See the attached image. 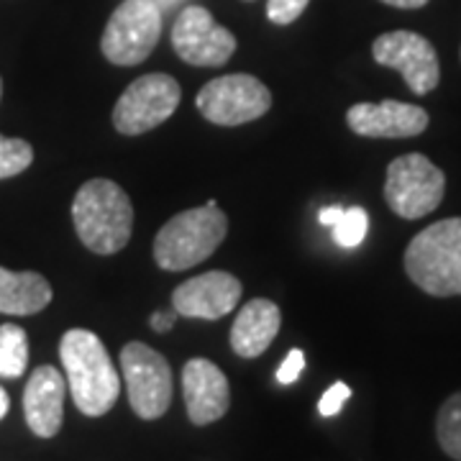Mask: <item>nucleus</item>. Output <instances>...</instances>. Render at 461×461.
<instances>
[{
    "label": "nucleus",
    "instance_id": "nucleus-2",
    "mask_svg": "<svg viewBox=\"0 0 461 461\" xmlns=\"http://www.w3.org/2000/svg\"><path fill=\"white\" fill-rule=\"evenodd\" d=\"M72 223L93 254H118L131 239V200L121 185L111 180L85 182L72 200Z\"/></svg>",
    "mask_w": 461,
    "mask_h": 461
},
{
    "label": "nucleus",
    "instance_id": "nucleus-22",
    "mask_svg": "<svg viewBox=\"0 0 461 461\" xmlns=\"http://www.w3.org/2000/svg\"><path fill=\"white\" fill-rule=\"evenodd\" d=\"M311 0H267V18L277 26H287L303 16Z\"/></svg>",
    "mask_w": 461,
    "mask_h": 461
},
{
    "label": "nucleus",
    "instance_id": "nucleus-9",
    "mask_svg": "<svg viewBox=\"0 0 461 461\" xmlns=\"http://www.w3.org/2000/svg\"><path fill=\"white\" fill-rule=\"evenodd\" d=\"M195 105L215 126H241L272 108V93L254 75H223L200 90Z\"/></svg>",
    "mask_w": 461,
    "mask_h": 461
},
{
    "label": "nucleus",
    "instance_id": "nucleus-17",
    "mask_svg": "<svg viewBox=\"0 0 461 461\" xmlns=\"http://www.w3.org/2000/svg\"><path fill=\"white\" fill-rule=\"evenodd\" d=\"M51 285L39 272H11L0 267V313H41L51 303Z\"/></svg>",
    "mask_w": 461,
    "mask_h": 461
},
{
    "label": "nucleus",
    "instance_id": "nucleus-24",
    "mask_svg": "<svg viewBox=\"0 0 461 461\" xmlns=\"http://www.w3.org/2000/svg\"><path fill=\"white\" fill-rule=\"evenodd\" d=\"M303 369H305V354L300 348H293L285 357V362L280 364V369H277V382L280 384H293L303 375Z\"/></svg>",
    "mask_w": 461,
    "mask_h": 461
},
{
    "label": "nucleus",
    "instance_id": "nucleus-30",
    "mask_svg": "<svg viewBox=\"0 0 461 461\" xmlns=\"http://www.w3.org/2000/svg\"><path fill=\"white\" fill-rule=\"evenodd\" d=\"M0 98H3V80H0Z\"/></svg>",
    "mask_w": 461,
    "mask_h": 461
},
{
    "label": "nucleus",
    "instance_id": "nucleus-14",
    "mask_svg": "<svg viewBox=\"0 0 461 461\" xmlns=\"http://www.w3.org/2000/svg\"><path fill=\"white\" fill-rule=\"evenodd\" d=\"M182 395L187 418L195 426L221 420L230 405V387L226 375L208 359H190L182 369Z\"/></svg>",
    "mask_w": 461,
    "mask_h": 461
},
{
    "label": "nucleus",
    "instance_id": "nucleus-5",
    "mask_svg": "<svg viewBox=\"0 0 461 461\" xmlns=\"http://www.w3.org/2000/svg\"><path fill=\"white\" fill-rule=\"evenodd\" d=\"M162 36V11L154 0H123L108 18L100 50L118 67L141 65Z\"/></svg>",
    "mask_w": 461,
    "mask_h": 461
},
{
    "label": "nucleus",
    "instance_id": "nucleus-21",
    "mask_svg": "<svg viewBox=\"0 0 461 461\" xmlns=\"http://www.w3.org/2000/svg\"><path fill=\"white\" fill-rule=\"evenodd\" d=\"M369 215L364 208H346L341 221L333 226V241L344 249H357L366 239Z\"/></svg>",
    "mask_w": 461,
    "mask_h": 461
},
{
    "label": "nucleus",
    "instance_id": "nucleus-7",
    "mask_svg": "<svg viewBox=\"0 0 461 461\" xmlns=\"http://www.w3.org/2000/svg\"><path fill=\"white\" fill-rule=\"evenodd\" d=\"M121 375L129 390V402L141 420H157L172 402V369L167 359L141 341L121 351Z\"/></svg>",
    "mask_w": 461,
    "mask_h": 461
},
{
    "label": "nucleus",
    "instance_id": "nucleus-1",
    "mask_svg": "<svg viewBox=\"0 0 461 461\" xmlns=\"http://www.w3.org/2000/svg\"><path fill=\"white\" fill-rule=\"evenodd\" d=\"M59 359L77 411L100 418L113 408L121 393V379L105 346L93 330H67L59 341Z\"/></svg>",
    "mask_w": 461,
    "mask_h": 461
},
{
    "label": "nucleus",
    "instance_id": "nucleus-20",
    "mask_svg": "<svg viewBox=\"0 0 461 461\" xmlns=\"http://www.w3.org/2000/svg\"><path fill=\"white\" fill-rule=\"evenodd\" d=\"M33 162V147L23 139L0 136V180L16 177Z\"/></svg>",
    "mask_w": 461,
    "mask_h": 461
},
{
    "label": "nucleus",
    "instance_id": "nucleus-28",
    "mask_svg": "<svg viewBox=\"0 0 461 461\" xmlns=\"http://www.w3.org/2000/svg\"><path fill=\"white\" fill-rule=\"evenodd\" d=\"M8 408H11V400H8V393L0 387V420L5 418V412H8Z\"/></svg>",
    "mask_w": 461,
    "mask_h": 461
},
{
    "label": "nucleus",
    "instance_id": "nucleus-25",
    "mask_svg": "<svg viewBox=\"0 0 461 461\" xmlns=\"http://www.w3.org/2000/svg\"><path fill=\"white\" fill-rule=\"evenodd\" d=\"M175 318H177L175 308L172 311H157V313L149 318V326L154 330H159V333H167V330L175 326Z\"/></svg>",
    "mask_w": 461,
    "mask_h": 461
},
{
    "label": "nucleus",
    "instance_id": "nucleus-29",
    "mask_svg": "<svg viewBox=\"0 0 461 461\" xmlns=\"http://www.w3.org/2000/svg\"><path fill=\"white\" fill-rule=\"evenodd\" d=\"M157 5H159V11L165 14V11H169V8H175V5H180V3H185V0H154Z\"/></svg>",
    "mask_w": 461,
    "mask_h": 461
},
{
    "label": "nucleus",
    "instance_id": "nucleus-16",
    "mask_svg": "<svg viewBox=\"0 0 461 461\" xmlns=\"http://www.w3.org/2000/svg\"><path fill=\"white\" fill-rule=\"evenodd\" d=\"M280 326V308L267 297H254L239 311L236 321H233L230 348L244 359H254V357L264 354L269 348V344L277 339Z\"/></svg>",
    "mask_w": 461,
    "mask_h": 461
},
{
    "label": "nucleus",
    "instance_id": "nucleus-13",
    "mask_svg": "<svg viewBox=\"0 0 461 461\" xmlns=\"http://www.w3.org/2000/svg\"><path fill=\"white\" fill-rule=\"evenodd\" d=\"M348 129L369 139H411L429 129V113L420 105L382 100L357 103L346 113Z\"/></svg>",
    "mask_w": 461,
    "mask_h": 461
},
{
    "label": "nucleus",
    "instance_id": "nucleus-26",
    "mask_svg": "<svg viewBox=\"0 0 461 461\" xmlns=\"http://www.w3.org/2000/svg\"><path fill=\"white\" fill-rule=\"evenodd\" d=\"M346 208H341V205H329V208H323L321 211V215H318V221L323 223V226H329V229H333L339 221H341V215H344Z\"/></svg>",
    "mask_w": 461,
    "mask_h": 461
},
{
    "label": "nucleus",
    "instance_id": "nucleus-27",
    "mask_svg": "<svg viewBox=\"0 0 461 461\" xmlns=\"http://www.w3.org/2000/svg\"><path fill=\"white\" fill-rule=\"evenodd\" d=\"M382 3L395 5V8H420V5H426L429 0H382Z\"/></svg>",
    "mask_w": 461,
    "mask_h": 461
},
{
    "label": "nucleus",
    "instance_id": "nucleus-10",
    "mask_svg": "<svg viewBox=\"0 0 461 461\" xmlns=\"http://www.w3.org/2000/svg\"><path fill=\"white\" fill-rule=\"evenodd\" d=\"M172 47L193 67H221L236 51V36L215 23L208 8L185 5L172 26Z\"/></svg>",
    "mask_w": 461,
    "mask_h": 461
},
{
    "label": "nucleus",
    "instance_id": "nucleus-23",
    "mask_svg": "<svg viewBox=\"0 0 461 461\" xmlns=\"http://www.w3.org/2000/svg\"><path fill=\"white\" fill-rule=\"evenodd\" d=\"M348 397H351V387L344 384V382H336V384H330L329 390L323 393V397H321L318 412H321L323 418H333V415H339V412L344 411Z\"/></svg>",
    "mask_w": 461,
    "mask_h": 461
},
{
    "label": "nucleus",
    "instance_id": "nucleus-18",
    "mask_svg": "<svg viewBox=\"0 0 461 461\" xmlns=\"http://www.w3.org/2000/svg\"><path fill=\"white\" fill-rule=\"evenodd\" d=\"M29 366V339L16 323L0 326V377L18 379Z\"/></svg>",
    "mask_w": 461,
    "mask_h": 461
},
{
    "label": "nucleus",
    "instance_id": "nucleus-11",
    "mask_svg": "<svg viewBox=\"0 0 461 461\" xmlns=\"http://www.w3.org/2000/svg\"><path fill=\"white\" fill-rule=\"evenodd\" d=\"M372 57L377 65L397 69L415 95H429L441 80L438 54H436L429 39L420 33H382L372 44Z\"/></svg>",
    "mask_w": 461,
    "mask_h": 461
},
{
    "label": "nucleus",
    "instance_id": "nucleus-12",
    "mask_svg": "<svg viewBox=\"0 0 461 461\" xmlns=\"http://www.w3.org/2000/svg\"><path fill=\"white\" fill-rule=\"evenodd\" d=\"M241 300V282L230 272L213 269L200 277L182 282L172 293V308L175 313L185 318H203V321H218L236 311Z\"/></svg>",
    "mask_w": 461,
    "mask_h": 461
},
{
    "label": "nucleus",
    "instance_id": "nucleus-6",
    "mask_svg": "<svg viewBox=\"0 0 461 461\" xmlns=\"http://www.w3.org/2000/svg\"><path fill=\"white\" fill-rule=\"evenodd\" d=\"M446 193V177L438 167L423 154L397 157L387 167L384 180V200L390 211L405 221H415L433 213Z\"/></svg>",
    "mask_w": 461,
    "mask_h": 461
},
{
    "label": "nucleus",
    "instance_id": "nucleus-8",
    "mask_svg": "<svg viewBox=\"0 0 461 461\" xmlns=\"http://www.w3.org/2000/svg\"><path fill=\"white\" fill-rule=\"evenodd\" d=\"M182 87L175 77L154 72L133 80L113 108L115 131L123 136H141L165 123L177 111Z\"/></svg>",
    "mask_w": 461,
    "mask_h": 461
},
{
    "label": "nucleus",
    "instance_id": "nucleus-15",
    "mask_svg": "<svg viewBox=\"0 0 461 461\" xmlns=\"http://www.w3.org/2000/svg\"><path fill=\"white\" fill-rule=\"evenodd\" d=\"M67 379L54 366H36L23 390V415L33 436L51 438L65 420Z\"/></svg>",
    "mask_w": 461,
    "mask_h": 461
},
{
    "label": "nucleus",
    "instance_id": "nucleus-3",
    "mask_svg": "<svg viewBox=\"0 0 461 461\" xmlns=\"http://www.w3.org/2000/svg\"><path fill=\"white\" fill-rule=\"evenodd\" d=\"M229 233V218L208 200L200 208L182 211L169 218L154 239V262L167 272H182L205 262Z\"/></svg>",
    "mask_w": 461,
    "mask_h": 461
},
{
    "label": "nucleus",
    "instance_id": "nucleus-4",
    "mask_svg": "<svg viewBox=\"0 0 461 461\" xmlns=\"http://www.w3.org/2000/svg\"><path fill=\"white\" fill-rule=\"evenodd\" d=\"M405 272L429 295H461V218L420 230L405 249Z\"/></svg>",
    "mask_w": 461,
    "mask_h": 461
},
{
    "label": "nucleus",
    "instance_id": "nucleus-19",
    "mask_svg": "<svg viewBox=\"0 0 461 461\" xmlns=\"http://www.w3.org/2000/svg\"><path fill=\"white\" fill-rule=\"evenodd\" d=\"M436 436L446 454L461 461V393L451 395L441 405L436 418Z\"/></svg>",
    "mask_w": 461,
    "mask_h": 461
}]
</instances>
